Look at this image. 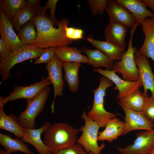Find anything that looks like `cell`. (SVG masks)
<instances>
[{
  "label": "cell",
  "instance_id": "ab89813d",
  "mask_svg": "<svg viewBox=\"0 0 154 154\" xmlns=\"http://www.w3.org/2000/svg\"><path fill=\"white\" fill-rule=\"evenodd\" d=\"M0 154H11L2 149L0 150Z\"/></svg>",
  "mask_w": 154,
  "mask_h": 154
},
{
  "label": "cell",
  "instance_id": "8d00e7d4",
  "mask_svg": "<svg viewBox=\"0 0 154 154\" xmlns=\"http://www.w3.org/2000/svg\"><path fill=\"white\" fill-rule=\"evenodd\" d=\"M27 6L32 8L35 12L37 16L41 15L43 7L40 5L41 1L40 0H25Z\"/></svg>",
  "mask_w": 154,
  "mask_h": 154
},
{
  "label": "cell",
  "instance_id": "4dcf8cb0",
  "mask_svg": "<svg viewBox=\"0 0 154 154\" xmlns=\"http://www.w3.org/2000/svg\"><path fill=\"white\" fill-rule=\"evenodd\" d=\"M107 0H87L89 8L94 15H102L105 10Z\"/></svg>",
  "mask_w": 154,
  "mask_h": 154
},
{
  "label": "cell",
  "instance_id": "3957f363",
  "mask_svg": "<svg viewBox=\"0 0 154 154\" xmlns=\"http://www.w3.org/2000/svg\"><path fill=\"white\" fill-rule=\"evenodd\" d=\"M113 84L110 79L103 76L100 79L98 88L93 90L94 94L93 105L88 114L100 127H105L108 122L117 115L107 111L104 108V98L106 95V90L112 87Z\"/></svg>",
  "mask_w": 154,
  "mask_h": 154
},
{
  "label": "cell",
  "instance_id": "52a82bcc",
  "mask_svg": "<svg viewBox=\"0 0 154 154\" xmlns=\"http://www.w3.org/2000/svg\"><path fill=\"white\" fill-rule=\"evenodd\" d=\"M82 118L84 121L85 124L80 129L82 133L78 139L77 143L82 145L88 153L100 154L105 147L104 143L100 146L98 144V131L100 126L86 114V110L82 115Z\"/></svg>",
  "mask_w": 154,
  "mask_h": 154
},
{
  "label": "cell",
  "instance_id": "4316f807",
  "mask_svg": "<svg viewBox=\"0 0 154 154\" xmlns=\"http://www.w3.org/2000/svg\"><path fill=\"white\" fill-rule=\"evenodd\" d=\"M0 144L9 153L20 151L26 154H34L22 140L13 139L7 134L0 133Z\"/></svg>",
  "mask_w": 154,
  "mask_h": 154
},
{
  "label": "cell",
  "instance_id": "277c9868",
  "mask_svg": "<svg viewBox=\"0 0 154 154\" xmlns=\"http://www.w3.org/2000/svg\"><path fill=\"white\" fill-rule=\"evenodd\" d=\"M139 25L137 22L131 29L130 37L128 42V48L121 59L115 61L112 69L121 74L123 79L132 82L139 81L138 70L134 60V55L137 48L132 45V40L134 32Z\"/></svg>",
  "mask_w": 154,
  "mask_h": 154
},
{
  "label": "cell",
  "instance_id": "d4e9b609",
  "mask_svg": "<svg viewBox=\"0 0 154 154\" xmlns=\"http://www.w3.org/2000/svg\"><path fill=\"white\" fill-rule=\"evenodd\" d=\"M87 40L92 45L104 53L111 60L120 61L126 51L120 49L106 41H102L89 37Z\"/></svg>",
  "mask_w": 154,
  "mask_h": 154
},
{
  "label": "cell",
  "instance_id": "8992f818",
  "mask_svg": "<svg viewBox=\"0 0 154 154\" xmlns=\"http://www.w3.org/2000/svg\"><path fill=\"white\" fill-rule=\"evenodd\" d=\"M50 92V88L46 87L36 97L27 100L26 109L17 117L23 128L35 129V118L43 111Z\"/></svg>",
  "mask_w": 154,
  "mask_h": 154
},
{
  "label": "cell",
  "instance_id": "8fae6325",
  "mask_svg": "<svg viewBox=\"0 0 154 154\" xmlns=\"http://www.w3.org/2000/svg\"><path fill=\"white\" fill-rule=\"evenodd\" d=\"M63 62L55 54L51 60L45 65L48 73V77L54 88V95L51 106V113H55L54 105L55 99L57 96H62L64 85L62 78V67Z\"/></svg>",
  "mask_w": 154,
  "mask_h": 154
},
{
  "label": "cell",
  "instance_id": "30bf717a",
  "mask_svg": "<svg viewBox=\"0 0 154 154\" xmlns=\"http://www.w3.org/2000/svg\"><path fill=\"white\" fill-rule=\"evenodd\" d=\"M118 103L125 114L123 135L133 130H153L154 124L145 117L142 112L133 110L125 107L119 102Z\"/></svg>",
  "mask_w": 154,
  "mask_h": 154
},
{
  "label": "cell",
  "instance_id": "cb8c5ba5",
  "mask_svg": "<svg viewBox=\"0 0 154 154\" xmlns=\"http://www.w3.org/2000/svg\"><path fill=\"white\" fill-rule=\"evenodd\" d=\"M148 96L138 89L121 99L119 102L126 108L142 112L147 102Z\"/></svg>",
  "mask_w": 154,
  "mask_h": 154
},
{
  "label": "cell",
  "instance_id": "d590c367",
  "mask_svg": "<svg viewBox=\"0 0 154 154\" xmlns=\"http://www.w3.org/2000/svg\"><path fill=\"white\" fill-rule=\"evenodd\" d=\"M65 33L67 37L73 40L83 38V31L81 29L68 27L66 29Z\"/></svg>",
  "mask_w": 154,
  "mask_h": 154
},
{
  "label": "cell",
  "instance_id": "1f68e13d",
  "mask_svg": "<svg viewBox=\"0 0 154 154\" xmlns=\"http://www.w3.org/2000/svg\"><path fill=\"white\" fill-rule=\"evenodd\" d=\"M58 1V0H48L46 5L43 7L41 13V15L44 14L47 10L50 9V15L48 18L54 27L57 25L58 21L56 18L55 14V10L56 9V4Z\"/></svg>",
  "mask_w": 154,
  "mask_h": 154
},
{
  "label": "cell",
  "instance_id": "d6986e66",
  "mask_svg": "<svg viewBox=\"0 0 154 154\" xmlns=\"http://www.w3.org/2000/svg\"><path fill=\"white\" fill-rule=\"evenodd\" d=\"M136 18L139 25L143 22L147 17L153 19L154 13L146 8L148 6L142 0H117Z\"/></svg>",
  "mask_w": 154,
  "mask_h": 154
},
{
  "label": "cell",
  "instance_id": "b9f144b4",
  "mask_svg": "<svg viewBox=\"0 0 154 154\" xmlns=\"http://www.w3.org/2000/svg\"><path fill=\"white\" fill-rule=\"evenodd\" d=\"M89 154H96L94 153H89Z\"/></svg>",
  "mask_w": 154,
  "mask_h": 154
},
{
  "label": "cell",
  "instance_id": "6da1fadb",
  "mask_svg": "<svg viewBox=\"0 0 154 154\" xmlns=\"http://www.w3.org/2000/svg\"><path fill=\"white\" fill-rule=\"evenodd\" d=\"M33 20L37 34L31 44L42 49L67 46L73 42L74 40L68 38L66 35L65 29L69 22L68 19L58 20V28L54 27L46 13L36 17Z\"/></svg>",
  "mask_w": 154,
  "mask_h": 154
},
{
  "label": "cell",
  "instance_id": "7a4b0ae2",
  "mask_svg": "<svg viewBox=\"0 0 154 154\" xmlns=\"http://www.w3.org/2000/svg\"><path fill=\"white\" fill-rule=\"evenodd\" d=\"M80 129L68 123L58 122L50 125L44 132L43 142L51 154L70 147L77 143Z\"/></svg>",
  "mask_w": 154,
  "mask_h": 154
},
{
  "label": "cell",
  "instance_id": "9c48e42d",
  "mask_svg": "<svg viewBox=\"0 0 154 154\" xmlns=\"http://www.w3.org/2000/svg\"><path fill=\"white\" fill-rule=\"evenodd\" d=\"M117 149L121 154H150L154 149V131H141L137 134L133 144Z\"/></svg>",
  "mask_w": 154,
  "mask_h": 154
},
{
  "label": "cell",
  "instance_id": "603a6c76",
  "mask_svg": "<svg viewBox=\"0 0 154 154\" xmlns=\"http://www.w3.org/2000/svg\"><path fill=\"white\" fill-rule=\"evenodd\" d=\"M3 106H0V128L13 133L18 138H22L24 134L23 128L18 122L17 117L13 114L7 116Z\"/></svg>",
  "mask_w": 154,
  "mask_h": 154
},
{
  "label": "cell",
  "instance_id": "ffe728a7",
  "mask_svg": "<svg viewBox=\"0 0 154 154\" xmlns=\"http://www.w3.org/2000/svg\"><path fill=\"white\" fill-rule=\"evenodd\" d=\"M124 122L118 117H115L110 120L106 123L105 129L98 133V140L106 141L112 142L120 136L123 135Z\"/></svg>",
  "mask_w": 154,
  "mask_h": 154
},
{
  "label": "cell",
  "instance_id": "60d3db41",
  "mask_svg": "<svg viewBox=\"0 0 154 154\" xmlns=\"http://www.w3.org/2000/svg\"><path fill=\"white\" fill-rule=\"evenodd\" d=\"M150 154H154V149L151 151Z\"/></svg>",
  "mask_w": 154,
  "mask_h": 154
},
{
  "label": "cell",
  "instance_id": "74e56055",
  "mask_svg": "<svg viewBox=\"0 0 154 154\" xmlns=\"http://www.w3.org/2000/svg\"><path fill=\"white\" fill-rule=\"evenodd\" d=\"M11 53L8 45L1 38L0 39V62L5 59Z\"/></svg>",
  "mask_w": 154,
  "mask_h": 154
},
{
  "label": "cell",
  "instance_id": "f35d334b",
  "mask_svg": "<svg viewBox=\"0 0 154 154\" xmlns=\"http://www.w3.org/2000/svg\"><path fill=\"white\" fill-rule=\"evenodd\" d=\"M149 7L154 13V0H142Z\"/></svg>",
  "mask_w": 154,
  "mask_h": 154
},
{
  "label": "cell",
  "instance_id": "5bb4252c",
  "mask_svg": "<svg viewBox=\"0 0 154 154\" xmlns=\"http://www.w3.org/2000/svg\"><path fill=\"white\" fill-rule=\"evenodd\" d=\"M105 10L110 21L122 23L127 27L132 29L137 22L133 15L117 0H107Z\"/></svg>",
  "mask_w": 154,
  "mask_h": 154
},
{
  "label": "cell",
  "instance_id": "4fadbf2b",
  "mask_svg": "<svg viewBox=\"0 0 154 154\" xmlns=\"http://www.w3.org/2000/svg\"><path fill=\"white\" fill-rule=\"evenodd\" d=\"M134 58L138 70L139 81L143 88V93L147 95V91L149 90L154 98V75L148 60L138 50L134 54Z\"/></svg>",
  "mask_w": 154,
  "mask_h": 154
},
{
  "label": "cell",
  "instance_id": "7bdbcfd3",
  "mask_svg": "<svg viewBox=\"0 0 154 154\" xmlns=\"http://www.w3.org/2000/svg\"><path fill=\"white\" fill-rule=\"evenodd\" d=\"M153 131H154V128H153Z\"/></svg>",
  "mask_w": 154,
  "mask_h": 154
},
{
  "label": "cell",
  "instance_id": "5b68a950",
  "mask_svg": "<svg viewBox=\"0 0 154 154\" xmlns=\"http://www.w3.org/2000/svg\"><path fill=\"white\" fill-rule=\"evenodd\" d=\"M45 48H40L32 44L24 45L22 47L10 54L0 62V74L2 81L8 80L10 70L16 64L31 59H37Z\"/></svg>",
  "mask_w": 154,
  "mask_h": 154
},
{
  "label": "cell",
  "instance_id": "d6a6232c",
  "mask_svg": "<svg viewBox=\"0 0 154 154\" xmlns=\"http://www.w3.org/2000/svg\"><path fill=\"white\" fill-rule=\"evenodd\" d=\"M55 47H51L48 49L45 48L40 57L34 63L35 64L48 63L52 60L55 54Z\"/></svg>",
  "mask_w": 154,
  "mask_h": 154
},
{
  "label": "cell",
  "instance_id": "e0dca14e",
  "mask_svg": "<svg viewBox=\"0 0 154 154\" xmlns=\"http://www.w3.org/2000/svg\"><path fill=\"white\" fill-rule=\"evenodd\" d=\"M50 125V122L46 121L37 129H24L25 133L21 140L32 145L39 154H51L41 138V134L44 132Z\"/></svg>",
  "mask_w": 154,
  "mask_h": 154
},
{
  "label": "cell",
  "instance_id": "ac0fdd59",
  "mask_svg": "<svg viewBox=\"0 0 154 154\" xmlns=\"http://www.w3.org/2000/svg\"><path fill=\"white\" fill-rule=\"evenodd\" d=\"M140 25L145 38L139 51L147 59L150 58L154 62V19L146 18Z\"/></svg>",
  "mask_w": 154,
  "mask_h": 154
},
{
  "label": "cell",
  "instance_id": "7c38bea8",
  "mask_svg": "<svg viewBox=\"0 0 154 154\" xmlns=\"http://www.w3.org/2000/svg\"><path fill=\"white\" fill-rule=\"evenodd\" d=\"M93 71L102 75L115 84V90L118 91L116 98L119 100L142 86L139 81L132 82L121 79L116 74V72L112 69L104 70L98 68H94Z\"/></svg>",
  "mask_w": 154,
  "mask_h": 154
},
{
  "label": "cell",
  "instance_id": "484cf974",
  "mask_svg": "<svg viewBox=\"0 0 154 154\" xmlns=\"http://www.w3.org/2000/svg\"><path fill=\"white\" fill-rule=\"evenodd\" d=\"M81 65V63L79 62H63L62 64L65 72V80L72 93L76 92L79 89L78 73Z\"/></svg>",
  "mask_w": 154,
  "mask_h": 154
},
{
  "label": "cell",
  "instance_id": "44dd1931",
  "mask_svg": "<svg viewBox=\"0 0 154 154\" xmlns=\"http://www.w3.org/2000/svg\"><path fill=\"white\" fill-rule=\"evenodd\" d=\"M81 50L76 47L65 46L55 48V54L63 62L88 63L87 56L81 54Z\"/></svg>",
  "mask_w": 154,
  "mask_h": 154
},
{
  "label": "cell",
  "instance_id": "ba28073f",
  "mask_svg": "<svg viewBox=\"0 0 154 154\" xmlns=\"http://www.w3.org/2000/svg\"><path fill=\"white\" fill-rule=\"evenodd\" d=\"M52 84L48 78L42 77L39 82L29 86H15L13 91L6 97H0V106L17 99L24 98L29 100L37 96L45 87Z\"/></svg>",
  "mask_w": 154,
  "mask_h": 154
},
{
  "label": "cell",
  "instance_id": "ee69618b",
  "mask_svg": "<svg viewBox=\"0 0 154 154\" xmlns=\"http://www.w3.org/2000/svg\"><path fill=\"white\" fill-rule=\"evenodd\" d=\"M153 13H154V12H153ZM153 19H154V17H153Z\"/></svg>",
  "mask_w": 154,
  "mask_h": 154
},
{
  "label": "cell",
  "instance_id": "f546056e",
  "mask_svg": "<svg viewBox=\"0 0 154 154\" xmlns=\"http://www.w3.org/2000/svg\"><path fill=\"white\" fill-rule=\"evenodd\" d=\"M37 17L35 11L31 8L27 6L17 13L11 23L13 27L18 33L23 25L27 21L34 19Z\"/></svg>",
  "mask_w": 154,
  "mask_h": 154
},
{
  "label": "cell",
  "instance_id": "e575fe53",
  "mask_svg": "<svg viewBox=\"0 0 154 154\" xmlns=\"http://www.w3.org/2000/svg\"><path fill=\"white\" fill-rule=\"evenodd\" d=\"M55 154H89L80 144L76 143L72 146L61 149Z\"/></svg>",
  "mask_w": 154,
  "mask_h": 154
},
{
  "label": "cell",
  "instance_id": "2e32d148",
  "mask_svg": "<svg viewBox=\"0 0 154 154\" xmlns=\"http://www.w3.org/2000/svg\"><path fill=\"white\" fill-rule=\"evenodd\" d=\"M11 22L4 12L0 10L1 38L9 46L11 53L22 47L24 45L14 32Z\"/></svg>",
  "mask_w": 154,
  "mask_h": 154
},
{
  "label": "cell",
  "instance_id": "83f0119b",
  "mask_svg": "<svg viewBox=\"0 0 154 154\" xmlns=\"http://www.w3.org/2000/svg\"><path fill=\"white\" fill-rule=\"evenodd\" d=\"M26 7L27 5L24 0L0 1V10L4 12L11 22L17 13Z\"/></svg>",
  "mask_w": 154,
  "mask_h": 154
},
{
  "label": "cell",
  "instance_id": "7402d4cb",
  "mask_svg": "<svg viewBox=\"0 0 154 154\" xmlns=\"http://www.w3.org/2000/svg\"><path fill=\"white\" fill-rule=\"evenodd\" d=\"M81 50L87 56L88 64L90 65L95 68L104 67L106 70L112 69L114 61L110 60L104 53L99 49L92 50L83 46Z\"/></svg>",
  "mask_w": 154,
  "mask_h": 154
},
{
  "label": "cell",
  "instance_id": "f1b7e54d",
  "mask_svg": "<svg viewBox=\"0 0 154 154\" xmlns=\"http://www.w3.org/2000/svg\"><path fill=\"white\" fill-rule=\"evenodd\" d=\"M35 27L33 19L27 21L21 27L17 36L23 45L31 44L35 39L37 34Z\"/></svg>",
  "mask_w": 154,
  "mask_h": 154
},
{
  "label": "cell",
  "instance_id": "836d02e7",
  "mask_svg": "<svg viewBox=\"0 0 154 154\" xmlns=\"http://www.w3.org/2000/svg\"><path fill=\"white\" fill-rule=\"evenodd\" d=\"M142 113L149 120L154 123V98L148 97Z\"/></svg>",
  "mask_w": 154,
  "mask_h": 154
},
{
  "label": "cell",
  "instance_id": "9a60e30c",
  "mask_svg": "<svg viewBox=\"0 0 154 154\" xmlns=\"http://www.w3.org/2000/svg\"><path fill=\"white\" fill-rule=\"evenodd\" d=\"M127 30V27L124 25L110 21L104 29L105 38L106 41L126 51L125 38Z\"/></svg>",
  "mask_w": 154,
  "mask_h": 154
}]
</instances>
